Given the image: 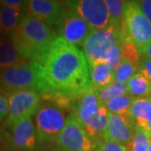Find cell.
Segmentation results:
<instances>
[{"instance_id":"cell-37","label":"cell","mask_w":151,"mask_h":151,"mask_svg":"<svg viewBox=\"0 0 151 151\" xmlns=\"http://www.w3.org/2000/svg\"><path fill=\"white\" fill-rule=\"evenodd\" d=\"M149 98H150V100H151V95H150V97H149Z\"/></svg>"},{"instance_id":"cell-12","label":"cell","mask_w":151,"mask_h":151,"mask_svg":"<svg viewBox=\"0 0 151 151\" xmlns=\"http://www.w3.org/2000/svg\"><path fill=\"white\" fill-rule=\"evenodd\" d=\"M23 9L25 15L42 21L48 26L57 24L63 11L60 2L53 0L24 1Z\"/></svg>"},{"instance_id":"cell-4","label":"cell","mask_w":151,"mask_h":151,"mask_svg":"<svg viewBox=\"0 0 151 151\" xmlns=\"http://www.w3.org/2000/svg\"><path fill=\"white\" fill-rule=\"evenodd\" d=\"M128 35L124 26L109 24L104 29H93L83 44V53L89 65L105 62L106 58L116 44Z\"/></svg>"},{"instance_id":"cell-10","label":"cell","mask_w":151,"mask_h":151,"mask_svg":"<svg viewBox=\"0 0 151 151\" xmlns=\"http://www.w3.org/2000/svg\"><path fill=\"white\" fill-rule=\"evenodd\" d=\"M92 29H101L109 25L110 17L104 0H80L70 4Z\"/></svg>"},{"instance_id":"cell-3","label":"cell","mask_w":151,"mask_h":151,"mask_svg":"<svg viewBox=\"0 0 151 151\" xmlns=\"http://www.w3.org/2000/svg\"><path fill=\"white\" fill-rule=\"evenodd\" d=\"M20 90H34L41 96L50 92L43 65L31 60L0 70V91L9 96Z\"/></svg>"},{"instance_id":"cell-29","label":"cell","mask_w":151,"mask_h":151,"mask_svg":"<svg viewBox=\"0 0 151 151\" xmlns=\"http://www.w3.org/2000/svg\"><path fill=\"white\" fill-rule=\"evenodd\" d=\"M139 70L141 75L151 83V59L143 56L139 61Z\"/></svg>"},{"instance_id":"cell-22","label":"cell","mask_w":151,"mask_h":151,"mask_svg":"<svg viewBox=\"0 0 151 151\" xmlns=\"http://www.w3.org/2000/svg\"><path fill=\"white\" fill-rule=\"evenodd\" d=\"M134 98L129 94L119 96L111 99L106 103V108L109 113L114 114H128Z\"/></svg>"},{"instance_id":"cell-36","label":"cell","mask_w":151,"mask_h":151,"mask_svg":"<svg viewBox=\"0 0 151 151\" xmlns=\"http://www.w3.org/2000/svg\"><path fill=\"white\" fill-rule=\"evenodd\" d=\"M147 151H151V139L150 142V145H149V148H148V150Z\"/></svg>"},{"instance_id":"cell-30","label":"cell","mask_w":151,"mask_h":151,"mask_svg":"<svg viewBox=\"0 0 151 151\" xmlns=\"http://www.w3.org/2000/svg\"><path fill=\"white\" fill-rule=\"evenodd\" d=\"M9 113V97L2 91H0V123L7 119Z\"/></svg>"},{"instance_id":"cell-24","label":"cell","mask_w":151,"mask_h":151,"mask_svg":"<svg viewBox=\"0 0 151 151\" xmlns=\"http://www.w3.org/2000/svg\"><path fill=\"white\" fill-rule=\"evenodd\" d=\"M151 139V134L139 126H135L134 134L129 146L130 151H147Z\"/></svg>"},{"instance_id":"cell-6","label":"cell","mask_w":151,"mask_h":151,"mask_svg":"<svg viewBox=\"0 0 151 151\" xmlns=\"http://www.w3.org/2000/svg\"><path fill=\"white\" fill-rule=\"evenodd\" d=\"M124 29L142 55L151 42V23L145 16L138 2L125 1Z\"/></svg>"},{"instance_id":"cell-19","label":"cell","mask_w":151,"mask_h":151,"mask_svg":"<svg viewBox=\"0 0 151 151\" xmlns=\"http://www.w3.org/2000/svg\"><path fill=\"white\" fill-rule=\"evenodd\" d=\"M128 94L136 98H146L151 95V83L140 73H136L126 83Z\"/></svg>"},{"instance_id":"cell-25","label":"cell","mask_w":151,"mask_h":151,"mask_svg":"<svg viewBox=\"0 0 151 151\" xmlns=\"http://www.w3.org/2000/svg\"><path fill=\"white\" fill-rule=\"evenodd\" d=\"M122 52H123V60L129 62L130 64L139 68V52L136 47L133 40L127 35L122 40Z\"/></svg>"},{"instance_id":"cell-9","label":"cell","mask_w":151,"mask_h":151,"mask_svg":"<svg viewBox=\"0 0 151 151\" xmlns=\"http://www.w3.org/2000/svg\"><path fill=\"white\" fill-rule=\"evenodd\" d=\"M58 37L74 45H83L87 36L92 32V27L76 11H62L56 24Z\"/></svg>"},{"instance_id":"cell-11","label":"cell","mask_w":151,"mask_h":151,"mask_svg":"<svg viewBox=\"0 0 151 151\" xmlns=\"http://www.w3.org/2000/svg\"><path fill=\"white\" fill-rule=\"evenodd\" d=\"M135 126L129 114H114L108 112V122L103 134V139L116 141L124 145L130 146Z\"/></svg>"},{"instance_id":"cell-20","label":"cell","mask_w":151,"mask_h":151,"mask_svg":"<svg viewBox=\"0 0 151 151\" xmlns=\"http://www.w3.org/2000/svg\"><path fill=\"white\" fill-rule=\"evenodd\" d=\"M20 12L11 8H0V34L11 35L15 30L20 20Z\"/></svg>"},{"instance_id":"cell-23","label":"cell","mask_w":151,"mask_h":151,"mask_svg":"<svg viewBox=\"0 0 151 151\" xmlns=\"http://www.w3.org/2000/svg\"><path fill=\"white\" fill-rule=\"evenodd\" d=\"M98 98L102 104L106 105V103L114 97L124 96L128 94L127 85L124 83H121L117 81H114L107 87L103 90L98 91Z\"/></svg>"},{"instance_id":"cell-7","label":"cell","mask_w":151,"mask_h":151,"mask_svg":"<svg viewBox=\"0 0 151 151\" xmlns=\"http://www.w3.org/2000/svg\"><path fill=\"white\" fill-rule=\"evenodd\" d=\"M9 113L6 125L10 126L22 119L31 118L40 106L41 95L34 90H20L9 96Z\"/></svg>"},{"instance_id":"cell-35","label":"cell","mask_w":151,"mask_h":151,"mask_svg":"<svg viewBox=\"0 0 151 151\" xmlns=\"http://www.w3.org/2000/svg\"><path fill=\"white\" fill-rule=\"evenodd\" d=\"M144 129H145L146 131L150 132V134H151V123H150V124H147L145 127L144 128Z\"/></svg>"},{"instance_id":"cell-21","label":"cell","mask_w":151,"mask_h":151,"mask_svg":"<svg viewBox=\"0 0 151 151\" xmlns=\"http://www.w3.org/2000/svg\"><path fill=\"white\" fill-rule=\"evenodd\" d=\"M108 6L110 21L109 24L116 27L124 26V5L125 1L121 0H105Z\"/></svg>"},{"instance_id":"cell-31","label":"cell","mask_w":151,"mask_h":151,"mask_svg":"<svg viewBox=\"0 0 151 151\" xmlns=\"http://www.w3.org/2000/svg\"><path fill=\"white\" fill-rule=\"evenodd\" d=\"M24 5V1L21 0H1L0 6H4L8 8H11L13 9L20 11L23 9Z\"/></svg>"},{"instance_id":"cell-13","label":"cell","mask_w":151,"mask_h":151,"mask_svg":"<svg viewBox=\"0 0 151 151\" xmlns=\"http://www.w3.org/2000/svg\"><path fill=\"white\" fill-rule=\"evenodd\" d=\"M9 127L10 133L7 135L13 148L18 150H29L35 148L38 136L31 118L22 119Z\"/></svg>"},{"instance_id":"cell-33","label":"cell","mask_w":151,"mask_h":151,"mask_svg":"<svg viewBox=\"0 0 151 151\" xmlns=\"http://www.w3.org/2000/svg\"><path fill=\"white\" fill-rule=\"evenodd\" d=\"M8 135L6 132L0 126V151H3L7 145L8 142Z\"/></svg>"},{"instance_id":"cell-5","label":"cell","mask_w":151,"mask_h":151,"mask_svg":"<svg viewBox=\"0 0 151 151\" xmlns=\"http://www.w3.org/2000/svg\"><path fill=\"white\" fill-rule=\"evenodd\" d=\"M67 119L65 108L52 102L41 104L35 113V125L38 140L53 141L63 129Z\"/></svg>"},{"instance_id":"cell-2","label":"cell","mask_w":151,"mask_h":151,"mask_svg":"<svg viewBox=\"0 0 151 151\" xmlns=\"http://www.w3.org/2000/svg\"><path fill=\"white\" fill-rule=\"evenodd\" d=\"M56 38L55 33L46 24L27 15L22 17L10 35L11 42L24 59L40 63Z\"/></svg>"},{"instance_id":"cell-8","label":"cell","mask_w":151,"mask_h":151,"mask_svg":"<svg viewBox=\"0 0 151 151\" xmlns=\"http://www.w3.org/2000/svg\"><path fill=\"white\" fill-rule=\"evenodd\" d=\"M56 142L63 151H93L92 138L73 115L67 118Z\"/></svg>"},{"instance_id":"cell-28","label":"cell","mask_w":151,"mask_h":151,"mask_svg":"<svg viewBox=\"0 0 151 151\" xmlns=\"http://www.w3.org/2000/svg\"><path fill=\"white\" fill-rule=\"evenodd\" d=\"M96 151H128V146L122 145L116 141L103 139L97 147Z\"/></svg>"},{"instance_id":"cell-38","label":"cell","mask_w":151,"mask_h":151,"mask_svg":"<svg viewBox=\"0 0 151 151\" xmlns=\"http://www.w3.org/2000/svg\"><path fill=\"white\" fill-rule=\"evenodd\" d=\"M58 151H63V150H58Z\"/></svg>"},{"instance_id":"cell-15","label":"cell","mask_w":151,"mask_h":151,"mask_svg":"<svg viewBox=\"0 0 151 151\" xmlns=\"http://www.w3.org/2000/svg\"><path fill=\"white\" fill-rule=\"evenodd\" d=\"M136 126L144 129L151 123V100L146 98H135L129 113Z\"/></svg>"},{"instance_id":"cell-14","label":"cell","mask_w":151,"mask_h":151,"mask_svg":"<svg viewBox=\"0 0 151 151\" xmlns=\"http://www.w3.org/2000/svg\"><path fill=\"white\" fill-rule=\"evenodd\" d=\"M102 105L97 91L92 89L77 98V103L71 115L84 127L97 114Z\"/></svg>"},{"instance_id":"cell-18","label":"cell","mask_w":151,"mask_h":151,"mask_svg":"<svg viewBox=\"0 0 151 151\" xmlns=\"http://www.w3.org/2000/svg\"><path fill=\"white\" fill-rule=\"evenodd\" d=\"M108 122V111L105 105H102L97 114L83 127L92 139L103 136L107 129Z\"/></svg>"},{"instance_id":"cell-26","label":"cell","mask_w":151,"mask_h":151,"mask_svg":"<svg viewBox=\"0 0 151 151\" xmlns=\"http://www.w3.org/2000/svg\"><path fill=\"white\" fill-rule=\"evenodd\" d=\"M138 70L139 68L123 60L121 64L114 71V79L115 81L126 84L130 78L136 74V71Z\"/></svg>"},{"instance_id":"cell-34","label":"cell","mask_w":151,"mask_h":151,"mask_svg":"<svg viewBox=\"0 0 151 151\" xmlns=\"http://www.w3.org/2000/svg\"><path fill=\"white\" fill-rule=\"evenodd\" d=\"M142 54L144 55L145 56H146V57L151 59V42L146 46V48L145 49V50L143 51Z\"/></svg>"},{"instance_id":"cell-17","label":"cell","mask_w":151,"mask_h":151,"mask_svg":"<svg viewBox=\"0 0 151 151\" xmlns=\"http://www.w3.org/2000/svg\"><path fill=\"white\" fill-rule=\"evenodd\" d=\"M92 87L96 91L103 90L109 86L114 79V72L106 62H100L90 65Z\"/></svg>"},{"instance_id":"cell-32","label":"cell","mask_w":151,"mask_h":151,"mask_svg":"<svg viewBox=\"0 0 151 151\" xmlns=\"http://www.w3.org/2000/svg\"><path fill=\"white\" fill-rule=\"evenodd\" d=\"M139 5L140 7L141 10L145 16L150 20L151 23V0H143L138 2Z\"/></svg>"},{"instance_id":"cell-16","label":"cell","mask_w":151,"mask_h":151,"mask_svg":"<svg viewBox=\"0 0 151 151\" xmlns=\"http://www.w3.org/2000/svg\"><path fill=\"white\" fill-rule=\"evenodd\" d=\"M29 62L18 51L11 41L0 39V70Z\"/></svg>"},{"instance_id":"cell-27","label":"cell","mask_w":151,"mask_h":151,"mask_svg":"<svg viewBox=\"0 0 151 151\" xmlns=\"http://www.w3.org/2000/svg\"><path fill=\"white\" fill-rule=\"evenodd\" d=\"M122 40H120L119 42H118L113 46V48L111 50V51L109 52V54L108 55V56L106 58V60H105L107 65L111 68V70H113V72L116 70V69L121 64V62L123 61Z\"/></svg>"},{"instance_id":"cell-1","label":"cell","mask_w":151,"mask_h":151,"mask_svg":"<svg viewBox=\"0 0 151 151\" xmlns=\"http://www.w3.org/2000/svg\"><path fill=\"white\" fill-rule=\"evenodd\" d=\"M50 92L77 99L93 89L90 65L74 45L57 37L41 61Z\"/></svg>"}]
</instances>
